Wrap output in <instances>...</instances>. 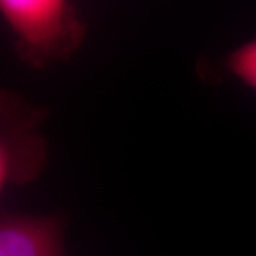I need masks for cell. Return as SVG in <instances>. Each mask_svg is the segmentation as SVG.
I'll return each mask as SVG.
<instances>
[{
  "label": "cell",
  "mask_w": 256,
  "mask_h": 256,
  "mask_svg": "<svg viewBox=\"0 0 256 256\" xmlns=\"http://www.w3.org/2000/svg\"><path fill=\"white\" fill-rule=\"evenodd\" d=\"M226 72L256 92V38L232 50L223 60Z\"/></svg>",
  "instance_id": "277c9868"
},
{
  "label": "cell",
  "mask_w": 256,
  "mask_h": 256,
  "mask_svg": "<svg viewBox=\"0 0 256 256\" xmlns=\"http://www.w3.org/2000/svg\"><path fill=\"white\" fill-rule=\"evenodd\" d=\"M66 217L2 212L0 218V256H66Z\"/></svg>",
  "instance_id": "3957f363"
},
{
  "label": "cell",
  "mask_w": 256,
  "mask_h": 256,
  "mask_svg": "<svg viewBox=\"0 0 256 256\" xmlns=\"http://www.w3.org/2000/svg\"><path fill=\"white\" fill-rule=\"evenodd\" d=\"M0 11L14 36L16 56L34 70L69 60L87 37L70 0H0Z\"/></svg>",
  "instance_id": "6da1fadb"
},
{
  "label": "cell",
  "mask_w": 256,
  "mask_h": 256,
  "mask_svg": "<svg viewBox=\"0 0 256 256\" xmlns=\"http://www.w3.org/2000/svg\"><path fill=\"white\" fill-rule=\"evenodd\" d=\"M48 112L10 90L0 98V191L31 183L48 160V144L40 126Z\"/></svg>",
  "instance_id": "7a4b0ae2"
}]
</instances>
